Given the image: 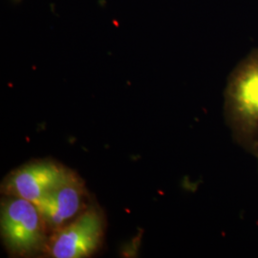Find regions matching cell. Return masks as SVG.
<instances>
[{"label": "cell", "instance_id": "cell-1", "mask_svg": "<svg viewBox=\"0 0 258 258\" xmlns=\"http://www.w3.org/2000/svg\"><path fill=\"white\" fill-rule=\"evenodd\" d=\"M1 236L11 254L29 256L44 252L48 227L36 204L6 196L1 202Z\"/></svg>", "mask_w": 258, "mask_h": 258}, {"label": "cell", "instance_id": "cell-2", "mask_svg": "<svg viewBox=\"0 0 258 258\" xmlns=\"http://www.w3.org/2000/svg\"><path fill=\"white\" fill-rule=\"evenodd\" d=\"M104 226L102 210L89 206L64 227L52 232L44 253L54 258L90 256L102 245Z\"/></svg>", "mask_w": 258, "mask_h": 258}, {"label": "cell", "instance_id": "cell-3", "mask_svg": "<svg viewBox=\"0 0 258 258\" xmlns=\"http://www.w3.org/2000/svg\"><path fill=\"white\" fill-rule=\"evenodd\" d=\"M72 170L52 160H37L12 171L2 184V192L37 205Z\"/></svg>", "mask_w": 258, "mask_h": 258}, {"label": "cell", "instance_id": "cell-4", "mask_svg": "<svg viewBox=\"0 0 258 258\" xmlns=\"http://www.w3.org/2000/svg\"><path fill=\"white\" fill-rule=\"evenodd\" d=\"M86 201L87 190L83 180L71 171L37 204V207L46 222L48 230L54 232L82 213L88 207Z\"/></svg>", "mask_w": 258, "mask_h": 258}, {"label": "cell", "instance_id": "cell-5", "mask_svg": "<svg viewBox=\"0 0 258 258\" xmlns=\"http://www.w3.org/2000/svg\"><path fill=\"white\" fill-rule=\"evenodd\" d=\"M231 106L242 121L258 124V51L249 55L231 76L229 84Z\"/></svg>", "mask_w": 258, "mask_h": 258}]
</instances>
